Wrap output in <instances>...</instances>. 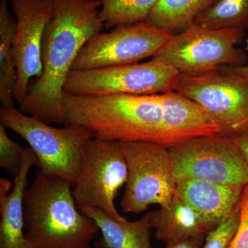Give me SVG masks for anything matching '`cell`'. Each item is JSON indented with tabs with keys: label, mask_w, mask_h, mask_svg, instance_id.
Masks as SVG:
<instances>
[{
	"label": "cell",
	"mask_w": 248,
	"mask_h": 248,
	"mask_svg": "<svg viewBox=\"0 0 248 248\" xmlns=\"http://www.w3.org/2000/svg\"><path fill=\"white\" fill-rule=\"evenodd\" d=\"M53 15L42 45L43 72L19 110L45 123L64 124L63 87L80 50L104 26L99 0H52Z\"/></svg>",
	"instance_id": "cell-1"
},
{
	"label": "cell",
	"mask_w": 248,
	"mask_h": 248,
	"mask_svg": "<svg viewBox=\"0 0 248 248\" xmlns=\"http://www.w3.org/2000/svg\"><path fill=\"white\" fill-rule=\"evenodd\" d=\"M65 124L89 129L105 141L161 144L164 117L159 94L77 95L63 93Z\"/></svg>",
	"instance_id": "cell-2"
},
{
	"label": "cell",
	"mask_w": 248,
	"mask_h": 248,
	"mask_svg": "<svg viewBox=\"0 0 248 248\" xmlns=\"http://www.w3.org/2000/svg\"><path fill=\"white\" fill-rule=\"evenodd\" d=\"M71 182L40 170L24 194V234L30 248H91L99 231L79 213Z\"/></svg>",
	"instance_id": "cell-3"
},
{
	"label": "cell",
	"mask_w": 248,
	"mask_h": 248,
	"mask_svg": "<svg viewBox=\"0 0 248 248\" xmlns=\"http://www.w3.org/2000/svg\"><path fill=\"white\" fill-rule=\"evenodd\" d=\"M0 122L28 142L39 161L40 170L75 184L86 143L94 138L89 129L64 124L55 128L23 113L14 107H1Z\"/></svg>",
	"instance_id": "cell-4"
},
{
	"label": "cell",
	"mask_w": 248,
	"mask_h": 248,
	"mask_svg": "<svg viewBox=\"0 0 248 248\" xmlns=\"http://www.w3.org/2000/svg\"><path fill=\"white\" fill-rule=\"evenodd\" d=\"M244 37V30L209 29L191 22L181 33L173 35L155 57L185 76L218 71L225 64L244 66L247 55L236 47Z\"/></svg>",
	"instance_id": "cell-5"
},
{
	"label": "cell",
	"mask_w": 248,
	"mask_h": 248,
	"mask_svg": "<svg viewBox=\"0 0 248 248\" xmlns=\"http://www.w3.org/2000/svg\"><path fill=\"white\" fill-rule=\"evenodd\" d=\"M176 184L199 179L226 185H248V166L231 136L199 137L169 148Z\"/></svg>",
	"instance_id": "cell-6"
},
{
	"label": "cell",
	"mask_w": 248,
	"mask_h": 248,
	"mask_svg": "<svg viewBox=\"0 0 248 248\" xmlns=\"http://www.w3.org/2000/svg\"><path fill=\"white\" fill-rule=\"evenodd\" d=\"M119 143L128 167L121 201L124 213H141L153 204L167 206L176 190L169 148L153 141Z\"/></svg>",
	"instance_id": "cell-7"
},
{
	"label": "cell",
	"mask_w": 248,
	"mask_h": 248,
	"mask_svg": "<svg viewBox=\"0 0 248 248\" xmlns=\"http://www.w3.org/2000/svg\"><path fill=\"white\" fill-rule=\"evenodd\" d=\"M180 73L159 57L144 63L71 71L63 92L77 95L154 94L174 91Z\"/></svg>",
	"instance_id": "cell-8"
},
{
	"label": "cell",
	"mask_w": 248,
	"mask_h": 248,
	"mask_svg": "<svg viewBox=\"0 0 248 248\" xmlns=\"http://www.w3.org/2000/svg\"><path fill=\"white\" fill-rule=\"evenodd\" d=\"M128 179V167L120 143L93 138L84 147L73 195L78 207L102 210L116 220H124L115 200Z\"/></svg>",
	"instance_id": "cell-9"
},
{
	"label": "cell",
	"mask_w": 248,
	"mask_h": 248,
	"mask_svg": "<svg viewBox=\"0 0 248 248\" xmlns=\"http://www.w3.org/2000/svg\"><path fill=\"white\" fill-rule=\"evenodd\" d=\"M174 35L146 22L121 26L93 36L80 50L72 71L138 63L156 56Z\"/></svg>",
	"instance_id": "cell-10"
},
{
	"label": "cell",
	"mask_w": 248,
	"mask_h": 248,
	"mask_svg": "<svg viewBox=\"0 0 248 248\" xmlns=\"http://www.w3.org/2000/svg\"><path fill=\"white\" fill-rule=\"evenodd\" d=\"M174 91L202 106L219 125L221 135L248 134V86L239 78L219 71L180 75Z\"/></svg>",
	"instance_id": "cell-11"
},
{
	"label": "cell",
	"mask_w": 248,
	"mask_h": 248,
	"mask_svg": "<svg viewBox=\"0 0 248 248\" xmlns=\"http://www.w3.org/2000/svg\"><path fill=\"white\" fill-rule=\"evenodd\" d=\"M17 29L13 45L17 80L14 99L20 104L29 91L31 78L43 72L42 45L47 24L53 11L52 0H9Z\"/></svg>",
	"instance_id": "cell-12"
},
{
	"label": "cell",
	"mask_w": 248,
	"mask_h": 248,
	"mask_svg": "<svg viewBox=\"0 0 248 248\" xmlns=\"http://www.w3.org/2000/svg\"><path fill=\"white\" fill-rule=\"evenodd\" d=\"M164 117V138L166 148L199 137L221 133L215 119L190 98L175 91L159 94Z\"/></svg>",
	"instance_id": "cell-13"
},
{
	"label": "cell",
	"mask_w": 248,
	"mask_h": 248,
	"mask_svg": "<svg viewBox=\"0 0 248 248\" xmlns=\"http://www.w3.org/2000/svg\"><path fill=\"white\" fill-rule=\"evenodd\" d=\"M245 187L186 179L176 184L174 195L195 210L208 234L239 206Z\"/></svg>",
	"instance_id": "cell-14"
},
{
	"label": "cell",
	"mask_w": 248,
	"mask_h": 248,
	"mask_svg": "<svg viewBox=\"0 0 248 248\" xmlns=\"http://www.w3.org/2000/svg\"><path fill=\"white\" fill-rule=\"evenodd\" d=\"M39 161L31 148H26L20 171L15 176L14 189L0 196V248H30L24 234V200L31 168Z\"/></svg>",
	"instance_id": "cell-15"
},
{
	"label": "cell",
	"mask_w": 248,
	"mask_h": 248,
	"mask_svg": "<svg viewBox=\"0 0 248 248\" xmlns=\"http://www.w3.org/2000/svg\"><path fill=\"white\" fill-rule=\"evenodd\" d=\"M79 211L92 218L102 231V236L95 242V248H153L149 213L138 221L126 218L116 220L100 209L78 207Z\"/></svg>",
	"instance_id": "cell-16"
},
{
	"label": "cell",
	"mask_w": 248,
	"mask_h": 248,
	"mask_svg": "<svg viewBox=\"0 0 248 248\" xmlns=\"http://www.w3.org/2000/svg\"><path fill=\"white\" fill-rule=\"evenodd\" d=\"M149 214L155 237L166 245L207 234L199 215L177 196L174 195L167 206Z\"/></svg>",
	"instance_id": "cell-17"
},
{
	"label": "cell",
	"mask_w": 248,
	"mask_h": 248,
	"mask_svg": "<svg viewBox=\"0 0 248 248\" xmlns=\"http://www.w3.org/2000/svg\"><path fill=\"white\" fill-rule=\"evenodd\" d=\"M9 0L0 1V102L1 107H14L17 80L13 45L17 20L9 8Z\"/></svg>",
	"instance_id": "cell-18"
},
{
	"label": "cell",
	"mask_w": 248,
	"mask_h": 248,
	"mask_svg": "<svg viewBox=\"0 0 248 248\" xmlns=\"http://www.w3.org/2000/svg\"><path fill=\"white\" fill-rule=\"evenodd\" d=\"M215 0H159L146 22L174 31L186 27Z\"/></svg>",
	"instance_id": "cell-19"
},
{
	"label": "cell",
	"mask_w": 248,
	"mask_h": 248,
	"mask_svg": "<svg viewBox=\"0 0 248 248\" xmlns=\"http://www.w3.org/2000/svg\"><path fill=\"white\" fill-rule=\"evenodd\" d=\"M192 22L209 29L244 31L248 28V0H215Z\"/></svg>",
	"instance_id": "cell-20"
},
{
	"label": "cell",
	"mask_w": 248,
	"mask_h": 248,
	"mask_svg": "<svg viewBox=\"0 0 248 248\" xmlns=\"http://www.w3.org/2000/svg\"><path fill=\"white\" fill-rule=\"evenodd\" d=\"M99 16L108 29L146 22L159 0H99Z\"/></svg>",
	"instance_id": "cell-21"
},
{
	"label": "cell",
	"mask_w": 248,
	"mask_h": 248,
	"mask_svg": "<svg viewBox=\"0 0 248 248\" xmlns=\"http://www.w3.org/2000/svg\"><path fill=\"white\" fill-rule=\"evenodd\" d=\"M0 125V167L17 175L22 168L26 148L13 141Z\"/></svg>",
	"instance_id": "cell-22"
},
{
	"label": "cell",
	"mask_w": 248,
	"mask_h": 248,
	"mask_svg": "<svg viewBox=\"0 0 248 248\" xmlns=\"http://www.w3.org/2000/svg\"><path fill=\"white\" fill-rule=\"evenodd\" d=\"M240 205L231 216L205 235L202 248H228L240 222Z\"/></svg>",
	"instance_id": "cell-23"
},
{
	"label": "cell",
	"mask_w": 248,
	"mask_h": 248,
	"mask_svg": "<svg viewBox=\"0 0 248 248\" xmlns=\"http://www.w3.org/2000/svg\"><path fill=\"white\" fill-rule=\"evenodd\" d=\"M240 210L241 217L239 226L228 248H248V185L243 191Z\"/></svg>",
	"instance_id": "cell-24"
},
{
	"label": "cell",
	"mask_w": 248,
	"mask_h": 248,
	"mask_svg": "<svg viewBox=\"0 0 248 248\" xmlns=\"http://www.w3.org/2000/svg\"><path fill=\"white\" fill-rule=\"evenodd\" d=\"M246 45H247L246 50L248 51V37L246 40ZM218 71L222 74L239 78L248 86V65L241 66H221Z\"/></svg>",
	"instance_id": "cell-25"
},
{
	"label": "cell",
	"mask_w": 248,
	"mask_h": 248,
	"mask_svg": "<svg viewBox=\"0 0 248 248\" xmlns=\"http://www.w3.org/2000/svg\"><path fill=\"white\" fill-rule=\"evenodd\" d=\"M205 235L194 236L187 239L176 241L172 244L166 245L165 248H202L203 246Z\"/></svg>",
	"instance_id": "cell-26"
},
{
	"label": "cell",
	"mask_w": 248,
	"mask_h": 248,
	"mask_svg": "<svg viewBox=\"0 0 248 248\" xmlns=\"http://www.w3.org/2000/svg\"><path fill=\"white\" fill-rule=\"evenodd\" d=\"M248 166V134L231 136Z\"/></svg>",
	"instance_id": "cell-27"
},
{
	"label": "cell",
	"mask_w": 248,
	"mask_h": 248,
	"mask_svg": "<svg viewBox=\"0 0 248 248\" xmlns=\"http://www.w3.org/2000/svg\"><path fill=\"white\" fill-rule=\"evenodd\" d=\"M12 184L8 179L1 178L0 179V196L8 195Z\"/></svg>",
	"instance_id": "cell-28"
}]
</instances>
